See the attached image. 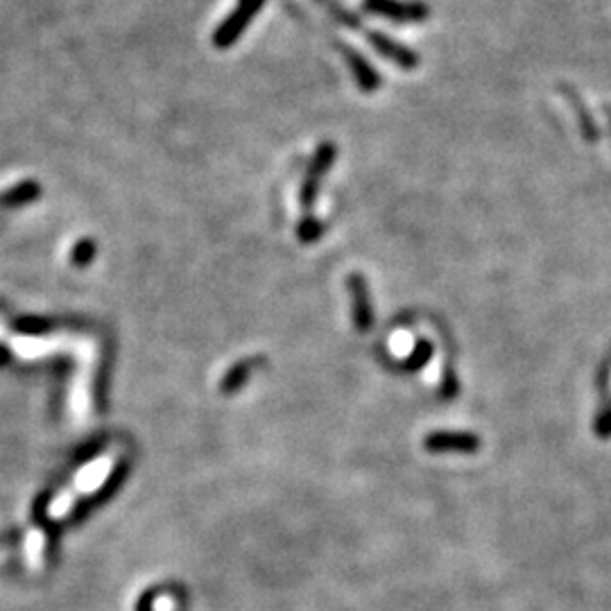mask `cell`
Listing matches in <instances>:
<instances>
[{"instance_id": "1", "label": "cell", "mask_w": 611, "mask_h": 611, "mask_svg": "<svg viewBox=\"0 0 611 611\" xmlns=\"http://www.w3.org/2000/svg\"><path fill=\"white\" fill-rule=\"evenodd\" d=\"M263 3L265 0H238V3H236V10L231 12V14L220 23L218 30H215V35H213L215 48H220V50L231 48V45L243 36V32L247 30L249 23L259 16Z\"/></svg>"}, {"instance_id": "2", "label": "cell", "mask_w": 611, "mask_h": 611, "mask_svg": "<svg viewBox=\"0 0 611 611\" xmlns=\"http://www.w3.org/2000/svg\"><path fill=\"white\" fill-rule=\"evenodd\" d=\"M363 10L397 23H419L430 16L428 5L417 0H363Z\"/></svg>"}, {"instance_id": "3", "label": "cell", "mask_w": 611, "mask_h": 611, "mask_svg": "<svg viewBox=\"0 0 611 611\" xmlns=\"http://www.w3.org/2000/svg\"><path fill=\"white\" fill-rule=\"evenodd\" d=\"M365 36H367V44L376 50L378 55L385 57V60L392 61V64H397L398 68L414 70L419 66L417 52L406 48V45L398 44V41H394L392 36L383 35V32H376V30H367L365 32Z\"/></svg>"}, {"instance_id": "4", "label": "cell", "mask_w": 611, "mask_h": 611, "mask_svg": "<svg viewBox=\"0 0 611 611\" xmlns=\"http://www.w3.org/2000/svg\"><path fill=\"white\" fill-rule=\"evenodd\" d=\"M335 48L342 52L344 61H347L349 70H351L353 77H356V84L360 86V91L372 93V91L381 89V75H378V70L369 64L367 57H365L363 52H358L356 48L344 44V41H335Z\"/></svg>"}, {"instance_id": "5", "label": "cell", "mask_w": 611, "mask_h": 611, "mask_svg": "<svg viewBox=\"0 0 611 611\" xmlns=\"http://www.w3.org/2000/svg\"><path fill=\"white\" fill-rule=\"evenodd\" d=\"M426 448L432 453H476L480 438L473 432H432L426 438Z\"/></svg>"}, {"instance_id": "6", "label": "cell", "mask_w": 611, "mask_h": 611, "mask_svg": "<svg viewBox=\"0 0 611 611\" xmlns=\"http://www.w3.org/2000/svg\"><path fill=\"white\" fill-rule=\"evenodd\" d=\"M334 157H335V148L331 143H324L322 148L318 149V155H315L313 164H310V173H309V177H306V184H303V199H306V202L313 199L319 177L326 173L328 165L334 164Z\"/></svg>"}, {"instance_id": "7", "label": "cell", "mask_w": 611, "mask_h": 611, "mask_svg": "<svg viewBox=\"0 0 611 611\" xmlns=\"http://www.w3.org/2000/svg\"><path fill=\"white\" fill-rule=\"evenodd\" d=\"M351 294H353V318H356V326L360 331H367L372 326V303H369L367 288H365L363 278L351 277Z\"/></svg>"}, {"instance_id": "8", "label": "cell", "mask_w": 611, "mask_h": 611, "mask_svg": "<svg viewBox=\"0 0 611 611\" xmlns=\"http://www.w3.org/2000/svg\"><path fill=\"white\" fill-rule=\"evenodd\" d=\"M562 93L567 95V100H568V105L575 109V114H577V123H580V132H582V136L589 141V143H593V141H598V125L593 123V118H591V114H589V109L584 107V102H582V98L580 95L575 93L573 89H568V86H562Z\"/></svg>"}, {"instance_id": "9", "label": "cell", "mask_w": 611, "mask_h": 611, "mask_svg": "<svg viewBox=\"0 0 611 611\" xmlns=\"http://www.w3.org/2000/svg\"><path fill=\"white\" fill-rule=\"evenodd\" d=\"M318 3L328 12V14L334 16L340 25H347L349 30H363V20L356 14H351L347 7L340 5V3H335V0H318Z\"/></svg>"}, {"instance_id": "10", "label": "cell", "mask_w": 611, "mask_h": 611, "mask_svg": "<svg viewBox=\"0 0 611 611\" xmlns=\"http://www.w3.org/2000/svg\"><path fill=\"white\" fill-rule=\"evenodd\" d=\"M457 392H460V383H457V376L455 372H453V367H446L444 369V376H442V385H439V397L442 398H455Z\"/></svg>"}, {"instance_id": "11", "label": "cell", "mask_w": 611, "mask_h": 611, "mask_svg": "<svg viewBox=\"0 0 611 611\" xmlns=\"http://www.w3.org/2000/svg\"><path fill=\"white\" fill-rule=\"evenodd\" d=\"M432 358V344L428 342H419L417 349H414L413 358L407 360V369H419Z\"/></svg>"}, {"instance_id": "12", "label": "cell", "mask_w": 611, "mask_h": 611, "mask_svg": "<svg viewBox=\"0 0 611 611\" xmlns=\"http://www.w3.org/2000/svg\"><path fill=\"white\" fill-rule=\"evenodd\" d=\"M593 432H596L600 439H609L611 438V403L598 414L596 423H593Z\"/></svg>"}, {"instance_id": "13", "label": "cell", "mask_w": 611, "mask_h": 611, "mask_svg": "<svg viewBox=\"0 0 611 611\" xmlns=\"http://www.w3.org/2000/svg\"><path fill=\"white\" fill-rule=\"evenodd\" d=\"M35 193H36V186L25 184V186H20V189L12 190L10 195H3V197H0V202H5V204H10V202H23V199L35 197Z\"/></svg>"}, {"instance_id": "14", "label": "cell", "mask_w": 611, "mask_h": 611, "mask_svg": "<svg viewBox=\"0 0 611 611\" xmlns=\"http://www.w3.org/2000/svg\"><path fill=\"white\" fill-rule=\"evenodd\" d=\"M245 376H247V372H245V365H240V367L236 369V372L231 374V376H229L227 381H224V390H229V388H236V385H238L240 381H243Z\"/></svg>"}, {"instance_id": "15", "label": "cell", "mask_w": 611, "mask_h": 611, "mask_svg": "<svg viewBox=\"0 0 611 611\" xmlns=\"http://www.w3.org/2000/svg\"><path fill=\"white\" fill-rule=\"evenodd\" d=\"M605 114H607V120H609V127H611V107H605Z\"/></svg>"}, {"instance_id": "16", "label": "cell", "mask_w": 611, "mask_h": 611, "mask_svg": "<svg viewBox=\"0 0 611 611\" xmlns=\"http://www.w3.org/2000/svg\"><path fill=\"white\" fill-rule=\"evenodd\" d=\"M5 360H7V353L0 349V363H5Z\"/></svg>"}]
</instances>
